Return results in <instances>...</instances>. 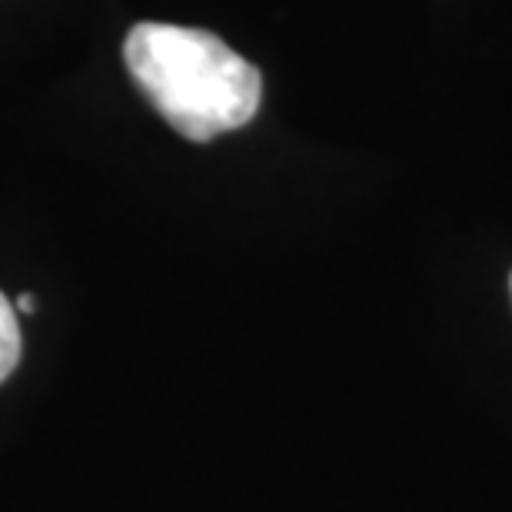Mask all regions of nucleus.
<instances>
[{
  "label": "nucleus",
  "mask_w": 512,
  "mask_h": 512,
  "mask_svg": "<svg viewBox=\"0 0 512 512\" xmlns=\"http://www.w3.org/2000/svg\"><path fill=\"white\" fill-rule=\"evenodd\" d=\"M20 363V326L14 303L0 293V383L17 370Z\"/></svg>",
  "instance_id": "nucleus-2"
},
{
  "label": "nucleus",
  "mask_w": 512,
  "mask_h": 512,
  "mask_svg": "<svg viewBox=\"0 0 512 512\" xmlns=\"http://www.w3.org/2000/svg\"><path fill=\"white\" fill-rule=\"evenodd\" d=\"M124 64L160 117L187 140H213L250 124L260 110V70L207 30L137 24L124 40Z\"/></svg>",
  "instance_id": "nucleus-1"
},
{
  "label": "nucleus",
  "mask_w": 512,
  "mask_h": 512,
  "mask_svg": "<svg viewBox=\"0 0 512 512\" xmlns=\"http://www.w3.org/2000/svg\"><path fill=\"white\" fill-rule=\"evenodd\" d=\"M14 310H20V313H34V310H37V300H34V296H30V293H24V296H17Z\"/></svg>",
  "instance_id": "nucleus-3"
}]
</instances>
